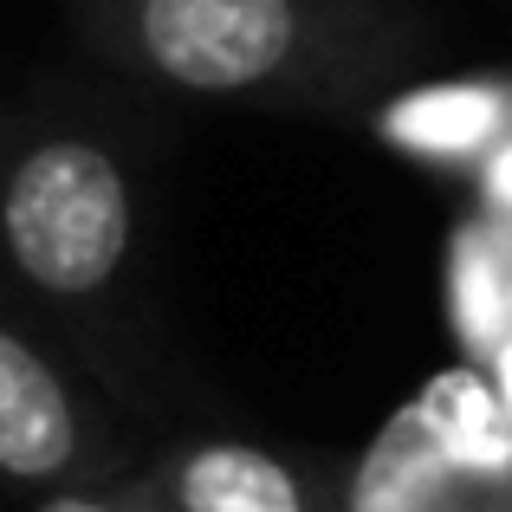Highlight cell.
<instances>
[{
  "mask_svg": "<svg viewBox=\"0 0 512 512\" xmlns=\"http://www.w3.org/2000/svg\"><path fill=\"white\" fill-rule=\"evenodd\" d=\"M65 20L150 91L292 117L383 111L428 52L415 0H65Z\"/></svg>",
  "mask_w": 512,
  "mask_h": 512,
  "instance_id": "6da1fadb",
  "label": "cell"
},
{
  "mask_svg": "<svg viewBox=\"0 0 512 512\" xmlns=\"http://www.w3.org/2000/svg\"><path fill=\"white\" fill-rule=\"evenodd\" d=\"M0 253L52 305H91L137 253V182L85 130H39L0 163Z\"/></svg>",
  "mask_w": 512,
  "mask_h": 512,
  "instance_id": "7a4b0ae2",
  "label": "cell"
},
{
  "mask_svg": "<svg viewBox=\"0 0 512 512\" xmlns=\"http://www.w3.org/2000/svg\"><path fill=\"white\" fill-rule=\"evenodd\" d=\"M78 480H98L85 402L46 350L0 318V487L59 493Z\"/></svg>",
  "mask_w": 512,
  "mask_h": 512,
  "instance_id": "3957f363",
  "label": "cell"
},
{
  "mask_svg": "<svg viewBox=\"0 0 512 512\" xmlns=\"http://www.w3.org/2000/svg\"><path fill=\"white\" fill-rule=\"evenodd\" d=\"M137 487L156 512H338L312 467L260 441H188L137 474Z\"/></svg>",
  "mask_w": 512,
  "mask_h": 512,
  "instance_id": "277c9868",
  "label": "cell"
},
{
  "mask_svg": "<svg viewBox=\"0 0 512 512\" xmlns=\"http://www.w3.org/2000/svg\"><path fill=\"white\" fill-rule=\"evenodd\" d=\"M338 512H512V493L467 474L435 402H415L376 435Z\"/></svg>",
  "mask_w": 512,
  "mask_h": 512,
  "instance_id": "5b68a950",
  "label": "cell"
},
{
  "mask_svg": "<svg viewBox=\"0 0 512 512\" xmlns=\"http://www.w3.org/2000/svg\"><path fill=\"white\" fill-rule=\"evenodd\" d=\"M396 150L422 163H493L512 143V78H474V85H435V91H396L376 111Z\"/></svg>",
  "mask_w": 512,
  "mask_h": 512,
  "instance_id": "8992f818",
  "label": "cell"
},
{
  "mask_svg": "<svg viewBox=\"0 0 512 512\" xmlns=\"http://www.w3.org/2000/svg\"><path fill=\"white\" fill-rule=\"evenodd\" d=\"M33 512H156V500L137 487V480H78V487H59L46 493Z\"/></svg>",
  "mask_w": 512,
  "mask_h": 512,
  "instance_id": "52a82bcc",
  "label": "cell"
}]
</instances>
